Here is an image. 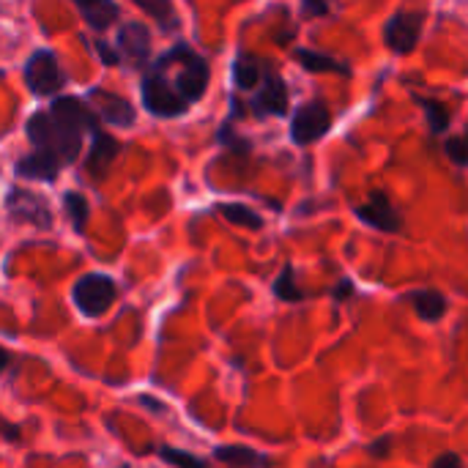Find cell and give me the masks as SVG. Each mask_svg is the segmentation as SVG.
I'll list each match as a JSON object with an SVG mask.
<instances>
[{"mask_svg": "<svg viewBox=\"0 0 468 468\" xmlns=\"http://www.w3.org/2000/svg\"><path fill=\"white\" fill-rule=\"evenodd\" d=\"M447 156L455 165H468V140H463V137H450L447 140Z\"/></svg>", "mask_w": 468, "mask_h": 468, "instance_id": "cell-27", "label": "cell"}, {"mask_svg": "<svg viewBox=\"0 0 468 468\" xmlns=\"http://www.w3.org/2000/svg\"><path fill=\"white\" fill-rule=\"evenodd\" d=\"M154 22H159L162 30H176L178 27V14L173 8V0H134Z\"/></svg>", "mask_w": 468, "mask_h": 468, "instance_id": "cell-19", "label": "cell"}, {"mask_svg": "<svg viewBox=\"0 0 468 468\" xmlns=\"http://www.w3.org/2000/svg\"><path fill=\"white\" fill-rule=\"evenodd\" d=\"M417 101H420V107L425 110V118H428L431 132H436V134L447 132V126H450V112H447V107H444L441 101H433V99H417Z\"/></svg>", "mask_w": 468, "mask_h": 468, "instance_id": "cell-22", "label": "cell"}, {"mask_svg": "<svg viewBox=\"0 0 468 468\" xmlns=\"http://www.w3.org/2000/svg\"><path fill=\"white\" fill-rule=\"evenodd\" d=\"M433 468H463V461H461L455 452H444V455H439V458H436Z\"/></svg>", "mask_w": 468, "mask_h": 468, "instance_id": "cell-29", "label": "cell"}, {"mask_svg": "<svg viewBox=\"0 0 468 468\" xmlns=\"http://www.w3.org/2000/svg\"><path fill=\"white\" fill-rule=\"evenodd\" d=\"M77 11L85 16V22L96 30H107L112 22H118V5L112 0H71Z\"/></svg>", "mask_w": 468, "mask_h": 468, "instance_id": "cell-15", "label": "cell"}, {"mask_svg": "<svg viewBox=\"0 0 468 468\" xmlns=\"http://www.w3.org/2000/svg\"><path fill=\"white\" fill-rule=\"evenodd\" d=\"M5 367H8V351H5V348H0V373H3Z\"/></svg>", "mask_w": 468, "mask_h": 468, "instance_id": "cell-32", "label": "cell"}, {"mask_svg": "<svg viewBox=\"0 0 468 468\" xmlns=\"http://www.w3.org/2000/svg\"><path fill=\"white\" fill-rule=\"evenodd\" d=\"M178 60H181V74L176 82V90L186 99V101H197L206 93L208 85V66L200 55H195L186 44H178L176 49H170Z\"/></svg>", "mask_w": 468, "mask_h": 468, "instance_id": "cell-4", "label": "cell"}, {"mask_svg": "<svg viewBox=\"0 0 468 468\" xmlns=\"http://www.w3.org/2000/svg\"><path fill=\"white\" fill-rule=\"evenodd\" d=\"M96 49H99V58H101L107 66H118V63H121V55H118L112 47H107L104 41H99V44H96Z\"/></svg>", "mask_w": 468, "mask_h": 468, "instance_id": "cell-28", "label": "cell"}, {"mask_svg": "<svg viewBox=\"0 0 468 468\" xmlns=\"http://www.w3.org/2000/svg\"><path fill=\"white\" fill-rule=\"evenodd\" d=\"M214 458L219 463H228L233 468H266L269 461L263 455H258L255 450L250 447H217L214 450Z\"/></svg>", "mask_w": 468, "mask_h": 468, "instance_id": "cell-17", "label": "cell"}, {"mask_svg": "<svg viewBox=\"0 0 468 468\" xmlns=\"http://www.w3.org/2000/svg\"><path fill=\"white\" fill-rule=\"evenodd\" d=\"M90 99H96L99 104V115L112 123V126H132L137 121V112L132 107L129 99L112 93V90H104V88H90Z\"/></svg>", "mask_w": 468, "mask_h": 468, "instance_id": "cell-10", "label": "cell"}, {"mask_svg": "<svg viewBox=\"0 0 468 468\" xmlns=\"http://www.w3.org/2000/svg\"><path fill=\"white\" fill-rule=\"evenodd\" d=\"M332 126V115L326 110V104L321 101H307L296 110L293 123H291V137L299 145H310L315 140H321Z\"/></svg>", "mask_w": 468, "mask_h": 468, "instance_id": "cell-6", "label": "cell"}, {"mask_svg": "<svg viewBox=\"0 0 468 468\" xmlns=\"http://www.w3.org/2000/svg\"><path fill=\"white\" fill-rule=\"evenodd\" d=\"M233 80H236V85H239L241 90L255 88L258 80H261V66H258V60H255L252 55H239L236 63H233Z\"/></svg>", "mask_w": 468, "mask_h": 468, "instance_id": "cell-20", "label": "cell"}, {"mask_svg": "<svg viewBox=\"0 0 468 468\" xmlns=\"http://www.w3.org/2000/svg\"><path fill=\"white\" fill-rule=\"evenodd\" d=\"M27 137L36 148L52 154L60 165H71L82 148V132L66 126L52 112H36L27 121Z\"/></svg>", "mask_w": 468, "mask_h": 468, "instance_id": "cell-1", "label": "cell"}, {"mask_svg": "<svg viewBox=\"0 0 468 468\" xmlns=\"http://www.w3.org/2000/svg\"><path fill=\"white\" fill-rule=\"evenodd\" d=\"M255 107L261 112H274V115H285L288 110V90H285V82L277 77V74H269L263 88H261V96L255 101Z\"/></svg>", "mask_w": 468, "mask_h": 468, "instance_id": "cell-16", "label": "cell"}, {"mask_svg": "<svg viewBox=\"0 0 468 468\" xmlns=\"http://www.w3.org/2000/svg\"><path fill=\"white\" fill-rule=\"evenodd\" d=\"M422 14L417 11H400L395 14L387 27H384V41L392 52H411L420 41V33H422Z\"/></svg>", "mask_w": 468, "mask_h": 468, "instance_id": "cell-7", "label": "cell"}, {"mask_svg": "<svg viewBox=\"0 0 468 468\" xmlns=\"http://www.w3.org/2000/svg\"><path fill=\"white\" fill-rule=\"evenodd\" d=\"M356 217L365 225H370L376 230H384V233H398L400 225H403L400 217H398V211L392 208V203L384 195H373L370 203H365V206L356 208Z\"/></svg>", "mask_w": 468, "mask_h": 468, "instance_id": "cell-11", "label": "cell"}, {"mask_svg": "<svg viewBox=\"0 0 468 468\" xmlns=\"http://www.w3.org/2000/svg\"><path fill=\"white\" fill-rule=\"evenodd\" d=\"M384 447H389V439H384V441H376L370 452H373V455H387V450H384Z\"/></svg>", "mask_w": 468, "mask_h": 468, "instance_id": "cell-31", "label": "cell"}, {"mask_svg": "<svg viewBox=\"0 0 468 468\" xmlns=\"http://www.w3.org/2000/svg\"><path fill=\"white\" fill-rule=\"evenodd\" d=\"M49 112H52L58 121H63L66 126L77 129V132H85V129L96 132V129H99V118H96V112H93L82 99H77V96L55 99V101H52V107H49Z\"/></svg>", "mask_w": 468, "mask_h": 468, "instance_id": "cell-8", "label": "cell"}, {"mask_svg": "<svg viewBox=\"0 0 468 468\" xmlns=\"http://www.w3.org/2000/svg\"><path fill=\"white\" fill-rule=\"evenodd\" d=\"M8 211L25 222H33V225H41V228H49L52 225V214L47 208V203L33 195V192H25V189H11L8 192V200H5Z\"/></svg>", "mask_w": 468, "mask_h": 468, "instance_id": "cell-9", "label": "cell"}, {"mask_svg": "<svg viewBox=\"0 0 468 468\" xmlns=\"http://www.w3.org/2000/svg\"><path fill=\"white\" fill-rule=\"evenodd\" d=\"M115 154H118V140L112 134L96 129L93 132V143H90V154H88V162H85L88 165V173L96 181H101L107 176V167L112 165Z\"/></svg>", "mask_w": 468, "mask_h": 468, "instance_id": "cell-13", "label": "cell"}, {"mask_svg": "<svg viewBox=\"0 0 468 468\" xmlns=\"http://www.w3.org/2000/svg\"><path fill=\"white\" fill-rule=\"evenodd\" d=\"M143 104L151 115L159 118H178L189 107V101L162 77L159 69L143 77Z\"/></svg>", "mask_w": 468, "mask_h": 468, "instance_id": "cell-2", "label": "cell"}, {"mask_svg": "<svg viewBox=\"0 0 468 468\" xmlns=\"http://www.w3.org/2000/svg\"><path fill=\"white\" fill-rule=\"evenodd\" d=\"M296 60H299L307 71H346L335 58H324V55L310 52V49H296Z\"/></svg>", "mask_w": 468, "mask_h": 468, "instance_id": "cell-24", "label": "cell"}, {"mask_svg": "<svg viewBox=\"0 0 468 468\" xmlns=\"http://www.w3.org/2000/svg\"><path fill=\"white\" fill-rule=\"evenodd\" d=\"M25 82L36 96H52L58 88H63V71L58 66V58L49 49H38L25 63Z\"/></svg>", "mask_w": 468, "mask_h": 468, "instance_id": "cell-5", "label": "cell"}, {"mask_svg": "<svg viewBox=\"0 0 468 468\" xmlns=\"http://www.w3.org/2000/svg\"><path fill=\"white\" fill-rule=\"evenodd\" d=\"M60 167H63V165H60L52 154L36 148L33 154H27L25 159L16 162V176L30 178V181H55Z\"/></svg>", "mask_w": 468, "mask_h": 468, "instance_id": "cell-14", "label": "cell"}, {"mask_svg": "<svg viewBox=\"0 0 468 468\" xmlns=\"http://www.w3.org/2000/svg\"><path fill=\"white\" fill-rule=\"evenodd\" d=\"M351 291H354V288H351V282H348V280H343V282H340V288H335V299H340V302H343V299H348V296H351Z\"/></svg>", "mask_w": 468, "mask_h": 468, "instance_id": "cell-30", "label": "cell"}, {"mask_svg": "<svg viewBox=\"0 0 468 468\" xmlns=\"http://www.w3.org/2000/svg\"><path fill=\"white\" fill-rule=\"evenodd\" d=\"M219 214H222L228 222L241 225V228H250V230H261V228H263V219H261L252 208H247V206H241V203H225V206H219Z\"/></svg>", "mask_w": 468, "mask_h": 468, "instance_id": "cell-21", "label": "cell"}, {"mask_svg": "<svg viewBox=\"0 0 468 468\" xmlns=\"http://www.w3.org/2000/svg\"><path fill=\"white\" fill-rule=\"evenodd\" d=\"M118 47H121V52L132 63L143 66L148 60V55H151V33H148V27L143 22L123 25L121 27V36H118Z\"/></svg>", "mask_w": 468, "mask_h": 468, "instance_id": "cell-12", "label": "cell"}, {"mask_svg": "<svg viewBox=\"0 0 468 468\" xmlns=\"http://www.w3.org/2000/svg\"><path fill=\"white\" fill-rule=\"evenodd\" d=\"M118 291L115 282L107 274H85L77 285H74V304L85 318H99L104 315L112 302H115Z\"/></svg>", "mask_w": 468, "mask_h": 468, "instance_id": "cell-3", "label": "cell"}, {"mask_svg": "<svg viewBox=\"0 0 468 468\" xmlns=\"http://www.w3.org/2000/svg\"><path fill=\"white\" fill-rule=\"evenodd\" d=\"M274 293H277L282 302H299V299H302V291H299V285H296V280H293V269H291V266H285L282 274L277 277Z\"/></svg>", "mask_w": 468, "mask_h": 468, "instance_id": "cell-25", "label": "cell"}, {"mask_svg": "<svg viewBox=\"0 0 468 468\" xmlns=\"http://www.w3.org/2000/svg\"><path fill=\"white\" fill-rule=\"evenodd\" d=\"M411 302H414L420 318H425V321H439L447 313V299L439 291H417L411 296Z\"/></svg>", "mask_w": 468, "mask_h": 468, "instance_id": "cell-18", "label": "cell"}, {"mask_svg": "<svg viewBox=\"0 0 468 468\" xmlns=\"http://www.w3.org/2000/svg\"><path fill=\"white\" fill-rule=\"evenodd\" d=\"M159 458L176 468H206V461H200V458H195V455H189L184 450H173V447H162Z\"/></svg>", "mask_w": 468, "mask_h": 468, "instance_id": "cell-26", "label": "cell"}, {"mask_svg": "<svg viewBox=\"0 0 468 468\" xmlns=\"http://www.w3.org/2000/svg\"><path fill=\"white\" fill-rule=\"evenodd\" d=\"M63 206H66V214L74 225V230H85V219H88V203L80 192H66L63 195Z\"/></svg>", "mask_w": 468, "mask_h": 468, "instance_id": "cell-23", "label": "cell"}]
</instances>
